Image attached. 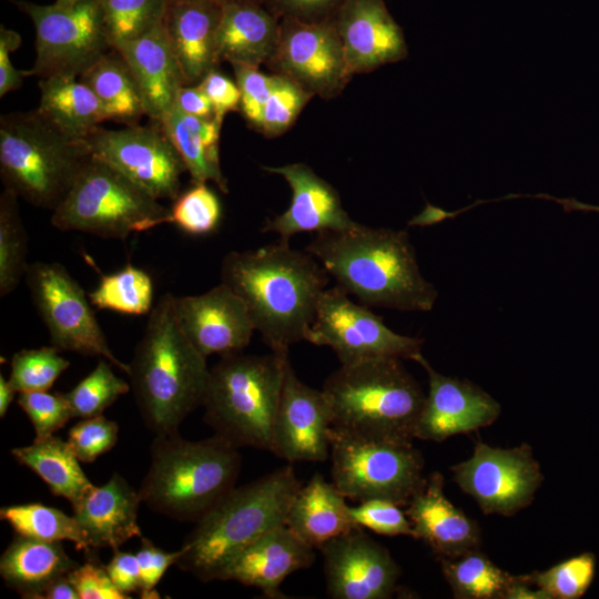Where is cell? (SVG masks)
<instances>
[{
  "instance_id": "94428289",
  "label": "cell",
  "mask_w": 599,
  "mask_h": 599,
  "mask_svg": "<svg viewBox=\"0 0 599 599\" xmlns=\"http://www.w3.org/2000/svg\"><path fill=\"white\" fill-rule=\"evenodd\" d=\"M78 0H57L55 2L59 3V4H72L74 2H77Z\"/></svg>"
},
{
  "instance_id": "60d3db41",
  "label": "cell",
  "mask_w": 599,
  "mask_h": 599,
  "mask_svg": "<svg viewBox=\"0 0 599 599\" xmlns=\"http://www.w3.org/2000/svg\"><path fill=\"white\" fill-rule=\"evenodd\" d=\"M51 346L21 349L11 358L9 380L18 393L49 390L70 362Z\"/></svg>"
},
{
  "instance_id": "9f6ffc18",
  "label": "cell",
  "mask_w": 599,
  "mask_h": 599,
  "mask_svg": "<svg viewBox=\"0 0 599 599\" xmlns=\"http://www.w3.org/2000/svg\"><path fill=\"white\" fill-rule=\"evenodd\" d=\"M504 599H550V597L535 586L526 575H520L514 576Z\"/></svg>"
},
{
  "instance_id": "d6a6232c",
  "label": "cell",
  "mask_w": 599,
  "mask_h": 599,
  "mask_svg": "<svg viewBox=\"0 0 599 599\" xmlns=\"http://www.w3.org/2000/svg\"><path fill=\"white\" fill-rule=\"evenodd\" d=\"M16 460L37 474L57 496L75 504L92 486L68 441L58 436L13 448Z\"/></svg>"
},
{
  "instance_id": "f5cc1de1",
  "label": "cell",
  "mask_w": 599,
  "mask_h": 599,
  "mask_svg": "<svg viewBox=\"0 0 599 599\" xmlns=\"http://www.w3.org/2000/svg\"><path fill=\"white\" fill-rule=\"evenodd\" d=\"M18 32L0 27V97L14 91L22 85L23 79L29 77L28 70H17L10 61V52L21 44Z\"/></svg>"
},
{
  "instance_id": "6125c7cd",
  "label": "cell",
  "mask_w": 599,
  "mask_h": 599,
  "mask_svg": "<svg viewBox=\"0 0 599 599\" xmlns=\"http://www.w3.org/2000/svg\"><path fill=\"white\" fill-rule=\"evenodd\" d=\"M192 1H221V0H192Z\"/></svg>"
},
{
  "instance_id": "8fae6325",
  "label": "cell",
  "mask_w": 599,
  "mask_h": 599,
  "mask_svg": "<svg viewBox=\"0 0 599 599\" xmlns=\"http://www.w3.org/2000/svg\"><path fill=\"white\" fill-rule=\"evenodd\" d=\"M35 29V60L29 72L40 79L79 78L112 50L100 0L72 4L14 1Z\"/></svg>"
},
{
  "instance_id": "3957f363",
  "label": "cell",
  "mask_w": 599,
  "mask_h": 599,
  "mask_svg": "<svg viewBox=\"0 0 599 599\" xmlns=\"http://www.w3.org/2000/svg\"><path fill=\"white\" fill-rule=\"evenodd\" d=\"M174 297L166 293L153 306L129 364L139 410L155 435L177 432L186 416L202 406L210 377L206 357L179 324Z\"/></svg>"
},
{
  "instance_id": "4dcf8cb0",
  "label": "cell",
  "mask_w": 599,
  "mask_h": 599,
  "mask_svg": "<svg viewBox=\"0 0 599 599\" xmlns=\"http://www.w3.org/2000/svg\"><path fill=\"white\" fill-rule=\"evenodd\" d=\"M179 152L192 183L214 182L229 193L227 180L220 163V132L222 123L212 119L189 115L175 105L159 122Z\"/></svg>"
},
{
  "instance_id": "484cf974",
  "label": "cell",
  "mask_w": 599,
  "mask_h": 599,
  "mask_svg": "<svg viewBox=\"0 0 599 599\" xmlns=\"http://www.w3.org/2000/svg\"><path fill=\"white\" fill-rule=\"evenodd\" d=\"M221 1L170 0L164 26L184 85H196L216 69Z\"/></svg>"
},
{
  "instance_id": "9a60e30c",
  "label": "cell",
  "mask_w": 599,
  "mask_h": 599,
  "mask_svg": "<svg viewBox=\"0 0 599 599\" xmlns=\"http://www.w3.org/2000/svg\"><path fill=\"white\" fill-rule=\"evenodd\" d=\"M266 65L323 99L339 94L353 75L333 18L315 22L282 18Z\"/></svg>"
},
{
  "instance_id": "e0dca14e",
  "label": "cell",
  "mask_w": 599,
  "mask_h": 599,
  "mask_svg": "<svg viewBox=\"0 0 599 599\" xmlns=\"http://www.w3.org/2000/svg\"><path fill=\"white\" fill-rule=\"evenodd\" d=\"M327 593L334 599H388L397 588L400 568L387 548L361 526L319 548Z\"/></svg>"
},
{
  "instance_id": "bcb514c9",
  "label": "cell",
  "mask_w": 599,
  "mask_h": 599,
  "mask_svg": "<svg viewBox=\"0 0 599 599\" xmlns=\"http://www.w3.org/2000/svg\"><path fill=\"white\" fill-rule=\"evenodd\" d=\"M118 435V424L100 415L77 423L67 441L80 461L93 463L115 446Z\"/></svg>"
},
{
  "instance_id": "30bf717a",
  "label": "cell",
  "mask_w": 599,
  "mask_h": 599,
  "mask_svg": "<svg viewBox=\"0 0 599 599\" xmlns=\"http://www.w3.org/2000/svg\"><path fill=\"white\" fill-rule=\"evenodd\" d=\"M331 477L345 498L387 499L406 506L425 481L424 457L413 440L368 437L332 427Z\"/></svg>"
},
{
  "instance_id": "8d00e7d4",
  "label": "cell",
  "mask_w": 599,
  "mask_h": 599,
  "mask_svg": "<svg viewBox=\"0 0 599 599\" xmlns=\"http://www.w3.org/2000/svg\"><path fill=\"white\" fill-rule=\"evenodd\" d=\"M153 293L151 276L128 264L113 274L101 275L99 285L88 296L98 309L144 315L150 314L153 308Z\"/></svg>"
},
{
  "instance_id": "2e32d148",
  "label": "cell",
  "mask_w": 599,
  "mask_h": 599,
  "mask_svg": "<svg viewBox=\"0 0 599 599\" xmlns=\"http://www.w3.org/2000/svg\"><path fill=\"white\" fill-rule=\"evenodd\" d=\"M84 140L93 156L111 164L156 199L175 200L180 195L181 176L186 167L162 128L98 126Z\"/></svg>"
},
{
  "instance_id": "7bdbcfd3",
  "label": "cell",
  "mask_w": 599,
  "mask_h": 599,
  "mask_svg": "<svg viewBox=\"0 0 599 599\" xmlns=\"http://www.w3.org/2000/svg\"><path fill=\"white\" fill-rule=\"evenodd\" d=\"M221 215L215 193L206 183H197L174 200L165 223H173L189 234L204 235L217 227Z\"/></svg>"
},
{
  "instance_id": "7c38bea8",
  "label": "cell",
  "mask_w": 599,
  "mask_h": 599,
  "mask_svg": "<svg viewBox=\"0 0 599 599\" xmlns=\"http://www.w3.org/2000/svg\"><path fill=\"white\" fill-rule=\"evenodd\" d=\"M305 341L328 346L341 365L376 358L412 359L423 355L424 341L398 334L335 285L322 294Z\"/></svg>"
},
{
  "instance_id": "f907efd6",
  "label": "cell",
  "mask_w": 599,
  "mask_h": 599,
  "mask_svg": "<svg viewBox=\"0 0 599 599\" xmlns=\"http://www.w3.org/2000/svg\"><path fill=\"white\" fill-rule=\"evenodd\" d=\"M199 85L209 97L214 109V119L220 123L226 113L240 110L241 92L237 84L216 69L210 71Z\"/></svg>"
},
{
  "instance_id": "4316f807",
  "label": "cell",
  "mask_w": 599,
  "mask_h": 599,
  "mask_svg": "<svg viewBox=\"0 0 599 599\" xmlns=\"http://www.w3.org/2000/svg\"><path fill=\"white\" fill-rule=\"evenodd\" d=\"M130 67L141 92L145 115L158 122L174 106L184 85L164 21L114 48Z\"/></svg>"
},
{
  "instance_id": "c3c4849f",
  "label": "cell",
  "mask_w": 599,
  "mask_h": 599,
  "mask_svg": "<svg viewBox=\"0 0 599 599\" xmlns=\"http://www.w3.org/2000/svg\"><path fill=\"white\" fill-rule=\"evenodd\" d=\"M241 92V108L246 121L261 130L264 105L274 85V74L267 75L256 67L232 65Z\"/></svg>"
},
{
  "instance_id": "ffe728a7",
  "label": "cell",
  "mask_w": 599,
  "mask_h": 599,
  "mask_svg": "<svg viewBox=\"0 0 599 599\" xmlns=\"http://www.w3.org/2000/svg\"><path fill=\"white\" fill-rule=\"evenodd\" d=\"M174 307L185 336L206 358L242 352L255 332L244 302L222 282L200 295L175 296Z\"/></svg>"
},
{
  "instance_id": "8992f818",
  "label": "cell",
  "mask_w": 599,
  "mask_h": 599,
  "mask_svg": "<svg viewBox=\"0 0 599 599\" xmlns=\"http://www.w3.org/2000/svg\"><path fill=\"white\" fill-rule=\"evenodd\" d=\"M322 390L333 414V427L375 438H415L426 395L402 359L341 365Z\"/></svg>"
},
{
  "instance_id": "44dd1931",
  "label": "cell",
  "mask_w": 599,
  "mask_h": 599,
  "mask_svg": "<svg viewBox=\"0 0 599 599\" xmlns=\"http://www.w3.org/2000/svg\"><path fill=\"white\" fill-rule=\"evenodd\" d=\"M333 20L351 73H367L406 59L402 28L384 0H344Z\"/></svg>"
},
{
  "instance_id": "681fc988",
  "label": "cell",
  "mask_w": 599,
  "mask_h": 599,
  "mask_svg": "<svg viewBox=\"0 0 599 599\" xmlns=\"http://www.w3.org/2000/svg\"><path fill=\"white\" fill-rule=\"evenodd\" d=\"M68 578L79 593L80 599L131 598L115 587L106 568L94 560L78 565L68 573Z\"/></svg>"
},
{
  "instance_id": "52a82bcc",
  "label": "cell",
  "mask_w": 599,
  "mask_h": 599,
  "mask_svg": "<svg viewBox=\"0 0 599 599\" xmlns=\"http://www.w3.org/2000/svg\"><path fill=\"white\" fill-rule=\"evenodd\" d=\"M92 156L38 109L0 118V176L4 189L29 204L53 211Z\"/></svg>"
},
{
  "instance_id": "e575fe53",
  "label": "cell",
  "mask_w": 599,
  "mask_h": 599,
  "mask_svg": "<svg viewBox=\"0 0 599 599\" xmlns=\"http://www.w3.org/2000/svg\"><path fill=\"white\" fill-rule=\"evenodd\" d=\"M439 561L457 599H504L514 579V575L496 566L480 548Z\"/></svg>"
},
{
  "instance_id": "603a6c76",
  "label": "cell",
  "mask_w": 599,
  "mask_h": 599,
  "mask_svg": "<svg viewBox=\"0 0 599 599\" xmlns=\"http://www.w3.org/2000/svg\"><path fill=\"white\" fill-rule=\"evenodd\" d=\"M406 506L414 538L423 540L437 560L480 548L479 526L446 497L440 473L426 477Z\"/></svg>"
},
{
  "instance_id": "d590c367",
  "label": "cell",
  "mask_w": 599,
  "mask_h": 599,
  "mask_svg": "<svg viewBox=\"0 0 599 599\" xmlns=\"http://www.w3.org/2000/svg\"><path fill=\"white\" fill-rule=\"evenodd\" d=\"M1 520L7 521L17 535L43 541H70L79 551H90L85 536L74 516L40 502L4 506Z\"/></svg>"
},
{
  "instance_id": "ac0fdd59",
  "label": "cell",
  "mask_w": 599,
  "mask_h": 599,
  "mask_svg": "<svg viewBox=\"0 0 599 599\" xmlns=\"http://www.w3.org/2000/svg\"><path fill=\"white\" fill-rule=\"evenodd\" d=\"M333 414L323 390L303 383L287 363L273 429L272 453L290 461L323 463L331 454Z\"/></svg>"
},
{
  "instance_id": "ee69618b",
  "label": "cell",
  "mask_w": 599,
  "mask_h": 599,
  "mask_svg": "<svg viewBox=\"0 0 599 599\" xmlns=\"http://www.w3.org/2000/svg\"><path fill=\"white\" fill-rule=\"evenodd\" d=\"M312 97L294 81L274 73V85L264 105L260 131L270 138L283 134Z\"/></svg>"
},
{
  "instance_id": "5bb4252c",
  "label": "cell",
  "mask_w": 599,
  "mask_h": 599,
  "mask_svg": "<svg viewBox=\"0 0 599 599\" xmlns=\"http://www.w3.org/2000/svg\"><path fill=\"white\" fill-rule=\"evenodd\" d=\"M451 473L485 515L517 514L531 504L544 481L540 465L526 443L499 448L477 441L473 455L454 465Z\"/></svg>"
},
{
  "instance_id": "db71d44e",
  "label": "cell",
  "mask_w": 599,
  "mask_h": 599,
  "mask_svg": "<svg viewBox=\"0 0 599 599\" xmlns=\"http://www.w3.org/2000/svg\"><path fill=\"white\" fill-rule=\"evenodd\" d=\"M105 568L120 591L125 595L140 591L141 570L136 555L116 549Z\"/></svg>"
},
{
  "instance_id": "836d02e7",
  "label": "cell",
  "mask_w": 599,
  "mask_h": 599,
  "mask_svg": "<svg viewBox=\"0 0 599 599\" xmlns=\"http://www.w3.org/2000/svg\"><path fill=\"white\" fill-rule=\"evenodd\" d=\"M79 80L95 93L110 120L136 124V120L145 114L135 78L115 49L102 55Z\"/></svg>"
},
{
  "instance_id": "d6986e66",
  "label": "cell",
  "mask_w": 599,
  "mask_h": 599,
  "mask_svg": "<svg viewBox=\"0 0 599 599\" xmlns=\"http://www.w3.org/2000/svg\"><path fill=\"white\" fill-rule=\"evenodd\" d=\"M428 375L426 395L415 438L441 443L447 438L475 432L495 423L500 404L479 386L465 379L439 374L420 355L416 361Z\"/></svg>"
},
{
  "instance_id": "f1b7e54d",
  "label": "cell",
  "mask_w": 599,
  "mask_h": 599,
  "mask_svg": "<svg viewBox=\"0 0 599 599\" xmlns=\"http://www.w3.org/2000/svg\"><path fill=\"white\" fill-rule=\"evenodd\" d=\"M345 499L332 481L314 474L294 496L284 525L301 540L319 549L328 540L357 526Z\"/></svg>"
},
{
  "instance_id": "277c9868",
  "label": "cell",
  "mask_w": 599,
  "mask_h": 599,
  "mask_svg": "<svg viewBox=\"0 0 599 599\" xmlns=\"http://www.w3.org/2000/svg\"><path fill=\"white\" fill-rule=\"evenodd\" d=\"M301 487L290 465L234 487L196 521L175 565L201 581L217 580L243 550L284 525Z\"/></svg>"
},
{
  "instance_id": "cb8c5ba5",
  "label": "cell",
  "mask_w": 599,
  "mask_h": 599,
  "mask_svg": "<svg viewBox=\"0 0 599 599\" xmlns=\"http://www.w3.org/2000/svg\"><path fill=\"white\" fill-rule=\"evenodd\" d=\"M314 550L282 525L235 557L217 580H232L257 588L267 598H285L280 590L282 582L291 573L311 567L315 559Z\"/></svg>"
},
{
  "instance_id": "5b68a950",
  "label": "cell",
  "mask_w": 599,
  "mask_h": 599,
  "mask_svg": "<svg viewBox=\"0 0 599 599\" xmlns=\"http://www.w3.org/2000/svg\"><path fill=\"white\" fill-rule=\"evenodd\" d=\"M237 449L217 435L202 440L184 439L177 432L156 435L139 489L142 502L173 519L196 522L235 487Z\"/></svg>"
},
{
  "instance_id": "1f68e13d",
  "label": "cell",
  "mask_w": 599,
  "mask_h": 599,
  "mask_svg": "<svg viewBox=\"0 0 599 599\" xmlns=\"http://www.w3.org/2000/svg\"><path fill=\"white\" fill-rule=\"evenodd\" d=\"M38 111L67 135L84 140L109 114L95 93L73 77L40 79Z\"/></svg>"
},
{
  "instance_id": "7a4b0ae2",
  "label": "cell",
  "mask_w": 599,
  "mask_h": 599,
  "mask_svg": "<svg viewBox=\"0 0 599 599\" xmlns=\"http://www.w3.org/2000/svg\"><path fill=\"white\" fill-rule=\"evenodd\" d=\"M305 250L365 306L428 312L435 305L437 290L423 276L405 230L357 222L344 231L317 233Z\"/></svg>"
},
{
  "instance_id": "7402d4cb",
  "label": "cell",
  "mask_w": 599,
  "mask_h": 599,
  "mask_svg": "<svg viewBox=\"0 0 599 599\" xmlns=\"http://www.w3.org/2000/svg\"><path fill=\"white\" fill-rule=\"evenodd\" d=\"M284 177L292 190L288 209L267 220L262 232H272L290 241L304 232L344 231L357 224L343 207L337 191L304 163L262 166Z\"/></svg>"
},
{
  "instance_id": "f35d334b",
  "label": "cell",
  "mask_w": 599,
  "mask_h": 599,
  "mask_svg": "<svg viewBox=\"0 0 599 599\" xmlns=\"http://www.w3.org/2000/svg\"><path fill=\"white\" fill-rule=\"evenodd\" d=\"M112 44L131 41L165 19L170 0H100Z\"/></svg>"
},
{
  "instance_id": "91938a15",
  "label": "cell",
  "mask_w": 599,
  "mask_h": 599,
  "mask_svg": "<svg viewBox=\"0 0 599 599\" xmlns=\"http://www.w3.org/2000/svg\"><path fill=\"white\" fill-rule=\"evenodd\" d=\"M17 389L12 386L9 379L0 375V417L3 418L14 400Z\"/></svg>"
},
{
  "instance_id": "be15d7a7",
  "label": "cell",
  "mask_w": 599,
  "mask_h": 599,
  "mask_svg": "<svg viewBox=\"0 0 599 599\" xmlns=\"http://www.w3.org/2000/svg\"><path fill=\"white\" fill-rule=\"evenodd\" d=\"M250 1L258 3L260 1H263V0H250Z\"/></svg>"
},
{
  "instance_id": "ba28073f",
  "label": "cell",
  "mask_w": 599,
  "mask_h": 599,
  "mask_svg": "<svg viewBox=\"0 0 599 599\" xmlns=\"http://www.w3.org/2000/svg\"><path fill=\"white\" fill-rule=\"evenodd\" d=\"M288 355L234 353L210 369L204 420L237 448H273V429Z\"/></svg>"
},
{
  "instance_id": "83f0119b",
  "label": "cell",
  "mask_w": 599,
  "mask_h": 599,
  "mask_svg": "<svg viewBox=\"0 0 599 599\" xmlns=\"http://www.w3.org/2000/svg\"><path fill=\"white\" fill-rule=\"evenodd\" d=\"M277 16L250 0H221L216 37L219 63L258 68L274 53L280 34Z\"/></svg>"
},
{
  "instance_id": "f6af8a7d",
  "label": "cell",
  "mask_w": 599,
  "mask_h": 599,
  "mask_svg": "<svg viewBox=\"0 0 599 599\" xmlns=\"http://www.w3.org/2000/svg\"><path fill=\"white\" fill-rule=\"evenodd\" d=\"M17 403L33 425L34 439L54 435L73 418L65 394L49 390L21 392Z\"/></svg>"
},
{
  "instance_id": "11a10c76",
  "label": "cell",
  "mask_w": 599,
  "mask_h": 599,
  "mask_svg": "<svg viewBox=\"0 0 599 599\" xmlns=\"http://www.w3.org/2000/svg\"><path fill=\"white\" fill-rule=\"evenodd\" d=\"M174 105L189 115L203 119L214 118L213 105L199 84L183 85L177 92Z\"/></svg>"
},
{
  "instance_id": "4fadbf2b",
  "label": "cell",
  "mask_w": 599,
  "mask_h": 599,
  "mask_svg": "<svg viewBox=\"0 0 599 599\" xmlns=\"http://www.w3.org/2000/svg\"><path fill=\"white\" fill-rule=\"evenodd\" d=\"M26 282L31 300L59 351L108 359L124 373L130 365L112 352L80 284L60 263L34 262Z\"/></svg>"
},
{
  "instance_id": "b9f144b4",
  "label": "cell",
  "mask_w": 599,
  "mask_h": 599,
  "mask_svg": "<svg viewBox=\"0 0 599 599\" xmlns=\"http://www.w3.org/2000/svg\"><path fill=\"white\" fill-rule=\"evenodd\" d=\"M596 573V556L582 552L544 571L526 575L550 599H578L590 587Z\"/></svg>"
},
{
  "instance_id": "74e56055",
  "label": "cell",
  "mask_w": 599,
  "mask_h": 599,
  "mask_svg": "<svg viewBox=\"0 0 599 599\" xmlns=\"http://www.w3.org/2000/svg\"><path fill=\"white\" fill-rule=\"evenodd\" d=\"M19 196L4 189L0 195V296L12 293L29 268L28 235L20 216Z\"/></svg>"
},
{
  "instance_id": "9c48e42d",
  "label": "cell",
  "mask_w": 599,
  "mask_h": 599,
  "mask_svg": "<svg viewBox=\"0 0 599 599\" xmlns=\"http://www.w3.org/2000/svg\"><path fill=\"white\" fill-rule=\"evenodd\" d=\"M169 212L146 189L92 155L52 211L51 224L60 231L125 240L164 224Z\"/></svg>"
},
{
  "instance_id": "816d5d0a",
  "label": "cell",
  "mask_w": 599,
  "mask_h": 599,
  "mask_svg": "<svg viewBox=\"0 0 599 599\" xmlns=\"http://www.w3.org/2000/svg\"><path fill=\"white\" fill-rule=\"evenodd\" d=\"M282 18L315 22L333 18L344 0H267Z\"/></svg>"
},
{
  "instance_id": "6da1fadb",
  "label": "cell",
  "mask_w": 599,
  "mask_h": 599,
  "mask_svg": "<svg viewBox=\"0 0 599 599\" xmlns=\"http://www.w3.org/2000/svg\"><path fill=\"white\" fill-rule=\"evenodd\" d=\"M221 282L244 302L255 331L272 352L288 355L293 344L305 341L329 275L306 250L280 238L227 253Z\"/></svg>"
},
{
  "instance_id": "f546056e",
  "label": "cell",
  "mask_w": 599,
  "mask_h": 599,
  "mask_svg": "<svg viewBox=\"0 0 599 599\" xmlns=\"http://www.w3.org/2000/svg\"><path fill=\"white\" fill-rule=\"evenodd\" d=\"M78 565L67 555L61 541L17 535L0 558V575L23 598L41 599L51 582Z\"/></svg>"
},
{
  "instance_id": "6f0895ef",
  "label": "cell",
  "mask_w": 599,
  "mask_h": 599,
  "mask_svg": "<svg viewBox=\"0 0 599 599\" xmlns=\"http://www.w3.org/2000/svg\"><path fill=\"white\" fill-rule=\"evenodd\" d=\"M41 599H80V597L65 575L51 582Z\"/></svg>"
},
{
  "instance_id": "680465c9",
  "label": "cell",
  "mask_w": 599,
  "mask_h": 599,
  "mask_svg": "<svg viewBox=\"0 0 599 599\" xmlns=\"http://www.w3.org/2000/svg\"><path fill=\"white\" fill-rule=\"evenodd\" d=\"M508 197L509 199L538 197V199L551 200L560 204L564 207L565 212L582 211V212L599 213V205L587 204L576 199H559V197H554L551 195L542 194V193L536 194V195L509 194Z\"/></svg>"
},
{
  "instance_id": "d4e9b609",
  "label": "cell",
  "mask_w": 599,
  "mask_h": 599,
  "mask_svg": "<svg viewBox=\"0 0 599 599\" xmlns=\"http://www.w3.org/2000/svg\"><path fill=\"white\" fill-rule=\"evenodd\" d=\"M139 490L119 474L102 486L93 485L75 504L78 520L90 549H119L124 542L142 537L138 522Z\"/></svg>"
},
{
  "instance_id": "ab89813d",
  "label": "cell",
  "mask_w": 599,
  "mask_h": 599,
  "mask_svg": "<svg viewBox=\"0 0 599 599\" xmlns=\"http://www.w3.org/2000/svg\"><path fill=\"white\" fill-rule=\"evenodd\" d=\"M130 387L113 373L111 363L101 358L90 374L65 393V397L73 417L84 419L102 415Z\"/></svg>"
},
{
  "instance_id": "7dc6e473",
  "label": "cell",
  "mask_w": 599,
  "mask_h": 599,
  "mask_svg": "<svg viewBox=\"0 0 599 599\" xmlns=\"http://www.w3.org/2000/svg\"><path fill=\"white\" fill-rule=\"evenodd\" d=\"M349 514L355 525L383 536H410L414 538L412 524L399 505L387 499H368L356 507L349 506Z\"/></svg>"
}]
</instances>
